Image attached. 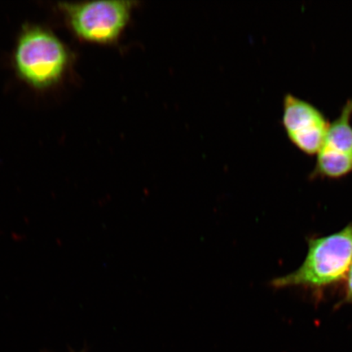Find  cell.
<instances>
[{
    "instance_id": "cell-1",
    "label": "cell",
    "mask_w": 352,
    "mask_h": 352,
    "mask_svg": "<svg viewBox=\"0 0 352 352\" xmlns=\"http://www.w3.org/2000/svg\"><path fill=\"white\" fill-rule=\"evenodd\" d=\"M306 258L296 271L272 280L276 289H322L346 278L352 264V222L333 234L308 239Z\"/></svg>"
},
{
    "instance_id": "cell-2",
    "label": "cell",
    "mask_w": 352,
    "mask_h": 352,
    "mask_svg": "<svg viewBox=\"0 0 352 352\" xmlns=\"http://www.w3.org/2000/svg\"><path fill=\"white\" fill-rule=\"evenodd\" d=\"M13 67L22 81L36 90H46L63 80L69 65L67 47L44 26L22 28L13 52Z\"/></svg>"
},
{
    "instance_id": "cell-3",
    "label": "cell",
    "mask_w": 352,
    "mask_h": 352,
    "mask_svg": "<svg viewBox=\"0 0 352 352\" xmlns=\"http://www.w3.org/2000/svg\"><path fill=\"white\" fill-rule=\"evenodd\" d=\"M134 1L60 3L59 10L80 41L111 44L120 38L131 19Z\"/></svg>"
},
{
    "instance_id": "cell-4",
    "label": "cell",
    "mask_w": 352,
    "mask_h": 352,
    "mask_svg": "<svg viewBox=\"0 0 352 352\" xmlns=\"http://www.w3.org/2000/svg\"><path fill=\"white\" fill-rule=\"evenodd\" d=\"M281 122L290 142L299 151L307 155L318 153L329 122L315 105L292 94H286Z\"/></svg>"
},
{
    "instance_id": "cell-5",
    "label": "cell",
    "mask_w": 352,
    "mask_h": 352,
    "mask_svg": "<svg viewBox=\"0 0 352 352\" xmlns=\"http://www.w3.org/2000/svg\"><path fill=\"white\" fill-rule=\"evenodd\" d=\"M351 117L352 99H349L342 109L337 120L331 124L329 123L322 147L352 156Z\"/></svg>"
},
{
    "instance_id": "cell-6",
    "label": "cell",
    "mask_w": 352,
    "mask_h": 352,
    "mask_svg": "<svg viewBox=\"0 0 352 352\" xmlns=\"http://www.w3.org/2000/svg\"><path fill=\"white\" fill-rule=\"evenodd\" d=\"M352 173V156L327 148L318 153L316 166L311 174L312 179H340Z\"/></svg>"
},
{
    "instance_id": "cell-7",
    "label": "cell",
    "mask_w": 352,
    "mask_h": 352,
    "mask_svg": "<svg viewBox=\"0 0 352 352\" xmlns=\"http://www.w3.org/2000/svg\"><path fill=\"white\" fill-rule=\"evenodd\" d=\"M345 293L341 305L342 303H351L352 305V264L346 276Z\"/></svg>"
}]
</instances>
